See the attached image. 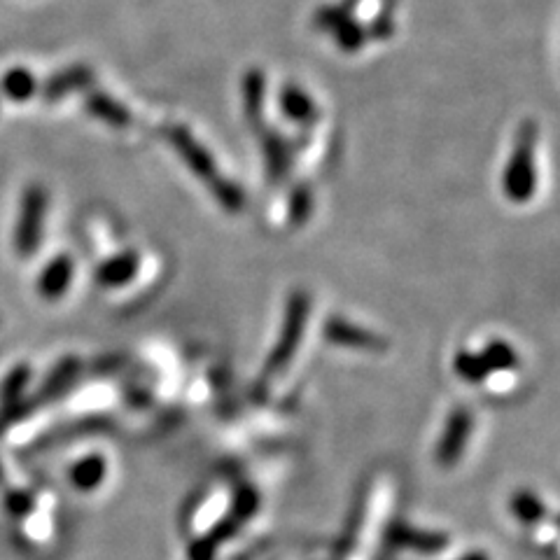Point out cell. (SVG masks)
Returning <instances> with one entry per match:
<instances>
[{
    "mask_svg": "<svg viewBox=\"0 0 560 560\" xmlns=\"http://www.w3.org/2000/svg\"><path fill=\"white\" fill-rule=\"evenodd\" d=\"M483 362H486L488 371L493 369H511L516 364V353L511 350L509 343H502V341H493L488 343L486 348H483Z\"/></svg>",
    "mask_w": 560,
    "mask_h": 560,
    "instance_id": "ba28073f",
    "label": "cell"
},
{
    "mask_svg": "<svg viewBox=\"0 0 560 560\" xmlns=\"http://www.w3.org/2000/svg\"><path fill=\"white\" fill-rule=\"evenodd\" d=\"M103 474H105V462L101 458H89L75 469L73 481L80 488H96L98 481L103 479Z\"/></svg>",
    "mask_w": 560,
    "mask_h": 560,
    "instance_id": "9c48e42d",
    "label": "cell"
},
{
    "mask_svg": "<svg viewBox=\"0 0 560 560\" xmlns=\"http://www.w3.org/2000/svg\"><path fill=\"white\" fill-rule=\"evenodd\" d=\"M138 271V255L136 252H124L112 259L110 264H105L101 269V283L105 285H124L126 280L133 278V273Z\"/></svg>",
    "mask_w": 560,
    "mask_h": 560,
    "instance_id": "5b68a950",
    "label": "cell"
},
{
    "mask_svg": "<svg viewBox=\"0 0 560 560\" xmlns=\"http://www.w3.org/2000/svg\"><path fill=\"white\" fill-rule=\"evenodd\" d=\"M455 371H458L460 378H465L469 383H479L488 376V367L486 362H483L481 353L474 355L465 353V350H460L458 357H455Z\"/></svg>",
    "mask_w": 560,
    "mask_h": 560,
    "instance_id": "52a82bcc",
    "label": "cell"
},
{
    "mask_svg": "<svg viewBox=\"0 0 560 560\" xmlns=\"http://www.w3.org/2000/svg\"><path fill=\"white\" fill-rule=\"evenodd\" d=\"M327 339L339 343V346H350V348H376L378 346L376 334L364 332V329L350 325V322H346V320L329 322Z\"/></svg>",
    "mask_w": 560,
    "mask_h": 560,
    "instance_id": "277c9868",
    "label": "cell"
},
{
    "mask_svg": "<svg viewBox=\"0 0 560 560\" xmlns=\"http://www.w3.org/2000/svg\"><path fill=\"white\" fill-rule=\"evenodd\" d=\"M395 539L404 546H413L420 551H439L441 546H446V537L437 535V532H425L416 528H397Z\"/></svg>",
    "mask_w": 560,
    "mask_h": 560,
    "instance_id": "8992f818",
    "label": "cell"
},
{
    "mask_svg": "<svg viewBox=\"0 0 560 560\" xmlns=\"http://www.w3.org/2000/svg\"><path fill=\"white\" fill-rule=\"evenodd\" d=\"M306 320H308V297L306 294H294L290 301V308H287L283 336L278 339L276 348L271 350L266 369L280 371L290 364V360L294 357V350H297V346L301 343V336H304Z\"/></svg>",
    "mask_w": 560,
    "mask_h": 560,
    "instance_id": "6da1fadb",
    "label": "cell"
},
{
    "mask_svg": "<svg viewBox=\"0 0 560 560\" xmlns=\"http://www.w3.org/2000/svg\"><path fill=\"white\" fill-rule=\"evenodd\" d=\"M462 560H488L483 553H474V556H469V558H462Z\"/></svg>",
    "mask_w": 560,
    "mask_h": 560,
    "instance_id": "8fae6325",
    "label": "cell"
},
{
    "mask_svg": "<svg viewBox=\"0 0 560 560\" xmlns=\"http://www.w3.org/2000/svg\"><path fill=\"white\" fill-rule=\"evenodd\" d=\"M511 511H514V514L525 523H532L537 521L539 516H544L542 502H539L532 493H518L514 500H511Z\"/></svg>",
    "mask_w": 560,
    "mask_h": 560,
    "instance_id": "30bf717a",
    "label": "cell"
},
{
    "mask_svg": "<svg viewBox=\"0 0 560 560\" xmlns=\"http://www.w3.org/2000/svg\"><path fill=\"white\" fill-rule=\"evenodd\" d=\"M469 434H472V416H469V411H453L437 446V460L441 465H453V462L460 458L462 451H465Z\"/></svg>",
    "mask_w": 560,
    "mask_h": 560,
    "instance_id": "3957f363",
    "label": "cell"
},
{
    "mask_svg": "<svg viewBox=\"0 0 560 560\" xmlns=\"http://www.w3.org/2000/svg\"><path fill=\"white\" fill-rule=\"evenodd\" d=\"M504 192L511 201H528L535 192V164H532V133L525 131L516 145L514 159L504 175Z\"/></svg>",
    "mask_w": 560,
    "mask_h": 560,
    "instance_id": "7a4b0ae2",
    "label": "cell"
}]
</instances>
